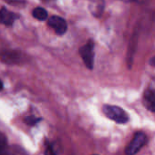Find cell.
Here are the masks:
<instances>
[{"label":"cell","mask_w":155,"mask_h":155,"mask_svg":"<svg viewBox=\"0 0 155 155\" xmlns=\"http://www.w3.org/2000/svg\"><path fill=\"white\" fill-rule=\"evenodd\" d=\"M104 114L117 124H126L129 121L127 113L121 107L115 105L105 104L102 108Z\"/></svg>","instance_id":"cell-1"},{"label":"cell","mask_w":155,"mask_h":155,"mask_svg":"<svg viewBox=\"0 0 155 155\" xmlns=\"http://www.w3.org/2000/svg\"><path fill=\"white\" fill-rule=\"evenodd\" d=\"M147 142V137L144 133L138 132L134 134L133 139L128 144L125 149L126 155H135L140 152V150L145 145Z\"/></svg>","instance_id":"cell-2"},{"label":"cell","mask_w":155,"mask_h":155,"mask_svg":"<svg viewBox=\"0 0 155 155\" xmlns=\"http://www.w3.org/2000/svg\"><path fill=\"white\" fill-rule=\"evenodd\" d=\"M79 54L84 61L85 65L89 69H92L94 66V43L92 40L88 41L86 45L79 48Z\"/></svg>","instance_id":"cell-3"},{"label":"cell","mask_w":155,"mask_h":155,"mask_svg":"<svg viewBox=\"0 0 155 155\" xmlns=\"http://www.w3.org/2000/svg\"><path fill=\"white\" fill-rule=\"evenodd\" d=\"M48 24L55 31V33L59 35H64L67 32V30H68L67 22L65 21V19H63L60 16H57V15L51 16L48 19Z\"/></svg>","instance_id":"cell-4"},{"label":"cell","mask_w":155,"mask_h":155,"mask_svg":"<svg viewBox=\"0 0 155 155\" xmlns=\"http://www.w3.org/2000/svg\"><path fill=\"white\" fill-rule=\"evenodd\" d=\"M143 105L151 112L155 113V82H153L150 87H148L143 97Z\"/></svg>","instance_id":"cell-5"},{"label":"cell","mask_w":155,"mask_h":155,"mask_svg":"<svg viewBox=\"0 0 155 155\" xmlns=\"http://www.w3.org/2000/svg\"><path fill=\"white\" fill-rule=\"evenodd\" d=\"M0 59L5 64H15L22 60V54L16 50H5L1 52Z\"/></svg>","instance_id":"cell-6"},{"label":"cell","mask_w":155,"mask_h":155,"mask_svg":"<svg viewBox=\"0 0 155 155\" xmlns=\"http://www.w3.org/2000/svg\"><path fill=\"white\" fill-rule=\"evenodd\" d=\"M16 19V15L7 10L6 8L3 7L0 9V24H3L5 25H11Z\"/></svg>","instance_id":"cell-7"},{"label":"cell","mask_w":155,"mask_h":155,"mask_svg":"<svg viewBox=\"0 0 155 155\" xmlns=\"http://www.w3.org/2000/svg\"><path fill=\"white\" fill-rule=\"evenodd\" d=\"M89 2V8L93 15L100 16L104 10V1L103 0H87Z\"/></svg>","instance_id":"cell-8"},{"label":"cell","mask_w":155,"mask_h":155,"mask_svg":"<svg viewBox=\"0 0 155 155\" xmlns=\"http://www.w3.org/2000/svg\"><path fill=\"white\" fill-rule=\"evenodd\" d=\"M33 16L36 19H38L40 21H44L48 17V12L45 8L43 7H36L33 12H32Z\"/></svg>","instance_id":"cell-9"},{"label":"cell","mask_w":155,"mask_h":155,"mask_svg":"<svg viewBox=\"0 0 155 155\" xmlns=\"http://www.w3.org/2000/svg\"><path fill=\"white\" fill-rule=\"evenodd\" d=\"M24 121H25V123H26L27 125L34 126V125H36V124L40 121V119H39V118H37V117H35V116L30 115V116L26 117Z\"/></svg>","instance_id":"cell-10"},{"label":"cell","mask_w":155,"mask_h":155,"mask_svg":"<svg viewBox=\"0 0 155 155\" xmlns=\"http://www.w3.org/2000/svg\"><path fill=\"white\" fill-rule=\"evenodd\" d=\"M5 147H6V138L2 133H0V155H3L5 150Z\"/></svg>","instance_id":"cell-11"},{"label":"cell","mask_w":155,"mask_h":155,"mask_svg":"<svg viewBox=\"0 0 155 155\" xmlns=\"http://www.w3.org/2000/svg\"><path fill=\"white\" fill-rule=\"evenodd\" d=\"M45 155H57L56 152H55V149L53 147L52 144L47 143H46V147H45V152H44Z\"/></svg>","instance_id":"cell-12"},{"label":"cell","mask_w":155,"mask_h":155,"mask_svg":"<svg viewBox=\"0 0 155 155\" xmlns=\"http://www.w3.org/2000/svg\"><path fill=\"white\" fill-rule=\"evenodd\" d=\"M150 64H151L153 66H155V56L154 57H153V58L151 59V61H150Z\"/></svg>","instance_id":"cell-13"},{"label":"cell","mask_w":155,"mask_h":155,"mask_svg":"<svg viewBox=\"0 0 155 155\" xmlns=\"http://www.w3.org/2000/svg\"><path fill=\"white\" fill-rule=\"evenodd\" d=\"M42 2H44V3H52V2H54L55 0H41Z\"/></svg>","instance_id":"cell-14"},{"label":"cell","mask_w":155,"mask_h":155,"mask_svg":"<svg viewBox=\"0 0 155 155\" xmlns=\"http://www.w3.org/2000/svg\"><path fill=\"white\" fill-rule=\"evenodd\" d=\"M3 89V83H2V81L0 80V91Z\"/></svg>","instance_id":"cell-15"},{"label":"cell","mask_w":155,"mask_h":155,"mask_svg":"<svg viewBox=\"0 0 155 155\" xmlns=\"http://www.w3.org/2000/svg\"><path fill=\"white\" fill-rule=\"evenodd\" d=\"M94 155H97V154H94Z\"/></svg>","instance_id":"cell-16"}]
</instances>
